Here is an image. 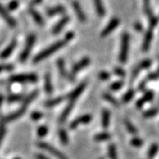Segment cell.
Masks as SVG:
<instances>
[{
  "label": "cell",
  "mask_w": 159,
  "mask_h": 159,
  "mask_svg": "<svg viewBox=\"0 0 159 159\" xmlns=\"http://www.w3.org/2000/svg\"><path fill=\"white\" fill-rule=\"evenodd\" d=\"M68 42H69V40H67V38H65L63 40L59 41V42H57L56 43H55V44L50 46L48 48H46V50H42V52H40L39 54H38V55L34 58V63H39V62H41V61L43 60V59L50 57L52 54H54V53H55L59 50H60L61 48H63V46L67 44Z\"/></svg>",
  "instance_id": "obj_1"
},
{
  "label": "cell",
  "mask_w": 159,
  "mask_h": 159,
  "mask_svg": "<svg viewBox=\"0 0 159 159\" xmlns=\"http://www.w3.org/2000/svg\"><path fill=\"white\" fill-rule=\"evenodd\" d=\"M129 42H130V37L128 33H124L123 34L121 40V49H120V52H119V59L120 63H125L128 60V50H129Z\"/></svg>",
  "instance_id": "obj_2"
},
{
  "label": "cell",
  "mask_w": 159,
  "mask_h": 159,
  "mask_svg": "<svg viewBox=\"0 0 159 159\" xmlns=\"http://www.w3.org/2000/svg\"><path fill=\"white\" fill-rule=\"evenodd\" d=\"M38 80V76L36 74H19V75H11L10 77V81L17 82V83H34Z\"/></svg>",
  "instance_id": "obj_3"
},
{
  "label": "cell",
  "mask_w": 159,
  "mask_h": 159,
  "mask_svg": "<svg viewBox=\"0 0 159 159\" xmlns=\"http://www.w3.org/2000/svg\"><path fill=\"white\" fill-rule=\"evenodd\" d=\"M35 42L36 36L34 35V34H31V35H30L28 37L27 42H26V44H25V49H24L23 51L21 52V55L20 56V62H25L26 59L29 58Z\"/></svg>",
  "instance_id": "obj_4"
},
{
  "label": "cell",
  "mask_w": 159,
  "mask_h": 159,
  "mask_svg": "<svg viewBox=\"0 0 159 159\" xmlns=\"http://www.w3.org/2000/svg\"><path fill=\"white\" fill-rule=\"evenodd\" d=\"M38 146L41 149L46 150L47 152L52 154L53 156L56 157L58 159H67V157L65 156L63 153H62L60 151H59L57 149H55V147H53L52 145H50V144H47V143L45 142H39L38 144Z\"/></svg>",
  "instance_id": "obj_5"
},
{
  "label": "cell",
  "mask_w": 159,
  "mask_h": 159,
  "mask_svg": "<svg viewBox=\"0 0 159 159\" xmlns=\"http://www.w3.org/2000/svg\"><path fill=\"white\" fill-rule=\"evenodd\" d=\"M149 2H150V0H144V11L146 13L148 19H149L150 28L153 29V27H155L157 25V22H158V19L153 15V11H152V10L150 8V3H149Z\"/></svg>",
  "instance_id": "obj_6"
},
{
  "label": "cell",
  "mask_w": 159,
  "mask_h": 159,
  "mask_svg": "<svg viewBox=\"0 0 159 159\" xmlns=\"http://www.w3.org/2000/svg\"><path fill=\"white\" fill-rule=\"evenodd\" d=\"M151 64H152V62H151V60H149V59H145V60H143L141 63H139V65H137L136 68H135V69L133 70V71H132V78H131V80H131V81L132 82L135 79H136V76L138 75L139 72H140V71L149 68V67L151 66Z\"/></svg>",
  "instance_id": "obj_7"
},
{
  "label": "cell",
  "mask_w": 159,
  "mask_h": 159,
  "mask_svg": "<svg viewBox=\"0 0 159 159\" xmlns=\"http://www.w3.org/2000/svg\"><path fill=\"white\" fill-rule=\"evenodd\" d=\"M119 22L120 21H119V20L118 18H113V19L110 21V23L108 24L107 27L102 30V34H101V37L102 38H105V37L109 35L111 33H112L116 29V27L119 25Z\"/></svg>",
  "instance_id": "obj_8"
},
{
  "label": "cell",
  "mask_w": 159,
  "mask_h": 159,
  "mask_svg": "<svg viewBox=\"0 0 159 159\" xmlns=\"http://www.w3.org/2000/svg\"><path fill=\"white\" fill-rule=\"evenodd\" d=\"M91 119H92V116L90 115H82L80 117H78L77 119H75L73 122H71V124H70V128L71 129H75L81 124H89L91 121Z\"/></svg>",
  "instance_id": "obj_9"
},
{
  "label": "cell",
  "mask_w": 159,
  "mask_h": 159,
  "mask_svg": "<svg viewBox=\"0 0 159 159\" xmlns=\"http://www.w3.org/2000/svg\"><path fill=\"white\" fill-rule=\"evenodd\" d=\"M57 66H58V69H59V73H60V75H62L63 78L67 79L71 82L75 81V78H74L73 75H71V74L67 73L66 69H65V64L63 59H58V61H57Z\"/></svg>",
  "instance_id": "obj_10"
},
{
  "label": "cell",
  "mask_w": 159,
  "mask_h": 159,
  "mask_svg": "<svg viewBox=\"0 0 159 159\" xmlns=\"http://www.w3.org/2000/svg\"><path fill=\"white\" fill-rule=\"evenodd\" d=\"M90 63V59L86 57V58H84L82 59L81 60L78 62L76 64L74 65V67H72V70H71V75H74L75 74H77L79 71H82V70L85 68L86 67H88Z\"/></svg>",
  "instance_id": "obj_11"
},
{
  "label": "cell",
  "mask_w": 159,
  "mask_h": 159,
  "mask_svg": "<svg viewBox=\"0 0 159 159\" xmlns=\"http://www.w3.org/2000/svg\"><path fill=\"white\" fill-rule=\"evenodd\" d=\"M0 16H1L2 18H3V20L6 21L7 24L9 26H11V27H16V21L11 16L10 14L7 12V11L1 4H0Z\"/></svg>",
  "instance_id": "obj_12"
},
{
  "label": "cell",
  "mask_w": 159,
  "mask_h": 159,
  "mask_svg": "<svg viewBox=\"0 0 159 159\" xmlns=\"http://www.w3.org/2000/svg\"><path fill=\"white\" fill-rule=\"evenodd\" d=\"M72 7H73L74 11H75L76 16H77L78 19L81 21V22L84 23L86 21V16L84 14V11L82 10L81 6L79 4V2H76V1L72 2Z\"/></svg>",
  "instance_id": "obj_13"
},
{
  "label": "cell",
  "mask_w": 159,
  "mask_h": 159,
  "mask_svg": "<svg viewBox=\"0 0 159 159\" xmlns=\"http://www.w3.org/2000/svg\"><path fill=\"white\" fill-rule=\"evenodd\" d=\"M152 39H153V30L152 29H149L148 31L146 32L145 36H144V42L142 43V50L143 51H147V50L149 49V46H150L151 42H152Z\"/></svg>",
  "instance_id": "obj_14"
},
{
  "label": "cell",
  "mask_w": 159,
  "mask_h": 159,
  "mask_svg": "<svg viewBox=\"0 0 159 159\" xmlns=\"http://www.w3.org/2000/svg\"><path fill=\"white\" fill-rule=\"evenodd\" d=\"M75 102V100H69V102H68L67 106L66 107V108L64 109V111H63V114H62L60 116V119H59V121H60L61 123H64V122L66 121V119H67V117L69 116L70 113H71V111H72V109H73Z\"/></svg>",
  "instance_id": "obj_15"
},
{
  "label": "cell",
  "mask_w": 159,
  "mask_h": 159,
  "mask_svg": "<svg viewBox=\"0 0 159 159\" xmlns=\"http://www.w3.org/2000/svg\"><path fill=\"white\" fill-rule=\"evenodd\" d=\"M16 40H13L12 42H11L10 44L5 48V50L1 52V54H0V58L1 59H6V58L10 56L11 55V53L13 52V50H15V48L16 47Z\"/></svg>",
  "instance_id": "obj_16"
},
{
  "label": "cell",
  "mask_w": 159,
  "mask_h": 159,
  "mask_svg": "<svg viewBox=\"0 0 159 159\" xmlns=\"http://www.w3.org/2000/svg\"><path fill=\"white\" fill-rule=\"evenodd\" d=\"M153 96H154V93H153V91H148V92H146V93H144V95L141 98L137 101L136 107L137 108H141L145 103L152 100L153 98Z\"/></svg>",
  "instance_id": "obj_17"
},
{
  "label": "cell",
  "mask_w": 159,
  "mask_h": 159,
  "mask_svg": "<svg viewBox=\"0 0 159 159\" xmlns=\"http://www.w3.org/2000/svg\"><path fill=\"white\" fill-rule=\"evenodd\" d=\"M85 86H86L85 83H82V84H80L77 88L75 89L74 91H72V92H71V93L69 94V96H68V98H69V100L76 101V99L79 98L80 95L82 93H83V91L84 90Z\"/></svg>",
  "instance_id": "obj_18"
},
{
  "label": "cell",
  "mask_w": 159,
  "mask_h": 159,
  "mask_svg": "<svg viewBox=\"0 0 159 159\" xmlns=\"http://www.w3.org/2000/svg\"><path fill=\"white\" fill-rule=\"evenodd\" d=\"M70 21V18L68 16L63 17V19H61V20H59V22L55 25L54 29H53V34H58L59 33H60L63 29L64 28V26L67 25L68 22Z\"/></svg>",
  "instance_id": "obj_19"
},
{
  "label": "cell",
  "mask_w": 159,
  "mask_h": 159,
  "mask_svg": "<svg viewBox=\"0 0 159 159\" xmlns=\"http://www.w3.org/2000/svg\"><path fill=\"white\" fill-rule=\"evenodd\" d=\"M65 11V7L63 6H56L54 7L48 9L46 11V14L49 16H54L59 15V14H63Z\"/></svg>",
  "instance_id": "obj_20"
},
{
  "label": "cell",
  "mask_w": 159,
  "mask_h": 159,
  "mask_svg": "<svg viewBox=\"0 0 159 159\" xmlns=\"http://www.w3.org/2000/svg\"><path fill=\"white\" fill-rule=\"evenodd\" d=\"M30 16H32V18L34 20L36 23L38 24L39 25H44V19L42 18V16H41L38 11L35 10L34 8H31L30 10Z\"/></svg>",
  "instance_id": "obj_21"
},
{
  "label": "cell",
  "mask_w": 159,
  "mask_h": 159,
  "mask_svg": "<svg viewBox=\"0 0 159 159\" xmlns=\"http://www.w3.org/2000/svg\"><path fill=\"white\" fill-rule=\"evenodd\" d=\"M93 2H94V6L98 15L102 17L104 16L106 11H105V7L103 6L102 0H93Z\"/></svg>",
  "instance_id": "obj_22"
},
{
  "label": "cell",
  "mask_w": 159,
  "mask_h": 159,
  "mask_svg": "<svg viewBox=\"0 0 159 159\" xmlns=\"http://www.w3.org/2000/svg\"><path fill=\"white\" fill-rule=\"evenodd\" d=\"M25 111H26V109H25V107H21V108H20L18 111H16L15 113L11 114V115H10L9 116H7V121H14L16 119H19L20 117H21V116L25 113Z\"/></svg>",
  "instance_id": "obj_23"
},
{
  "label": "cell",
  "mask_w": 159,
  "mask_h": 159,
  "mask_svg": "<svg viewBox=\"0 0 159 159\" xmlns=\"http://www.w3.org/2000/svg\"><path fill=\"white\" fill-rule=\"evenodd\" d=\"M110 117H111L110 111L108 110H104L102 111V125L103 128H107L109 127Z\"/></svg>",
  "instance_id": "obj_24"
},
{
  "label": "cell",
  "mask_w": 159,
  "mask_h": 159,
  "mask_svg": "<svg viewBox=\"0 0 159 159\" xmlns=\"http://www.w3.org/2000/svg\"><path fill=\"white\" fill-rule=\"evenodd\" d=\"M45 90L47 94H51L53 93V85L50 73H47L45 76Z\"/></svg>",
  "instance_id": "obj_25"
},
{
  "label": "cell",
  "mask_w": 159,
  "mask_h": 159,
  "mask_svg": "<svg viewBox=\"0 0 159 159\" xmlns=\"http://www.w3.org/2000/svg\"><path fill=\"white\" fill-rule=\"evenodd\" d=\"M38 90H36V91H34V92L32 93L31 94H30L29 97H27V98H25V100L24 101L23 106H22V107H25V108H26V109H27V107H29L30 104H31V102H33V101L35 100V98H37V97H38Z\"/></svg>",
  "instance_id": "obj_26"
},
{
  "label": "cell",
  "mask_w": 159,
  "mask_h": 159,
  "mask_svg": "<svg viewBox=\"0 0 159 159\" xmlns=\"http://www.w3.org/2000/svg\"><path fill=\"white\" fill-rule=\"evenodd\" d=\"M65 99L64 97H58L55 99H51V100L47 101L46 103H45V106L46 107H55L57 105L60 104L62 102H63V100Z\"/></svg>",
  "instance_id": "obj_27"
},
{
  "label": "cell",
  "mask_w": 159,
  "mask_h": 159,
  "mask_svg": "<svg viewBox=\"0 0 159 159\" xmlns=\"http://www.w3.org/2000/svg\"><path fill=\"white\" fill-rule=\"evenodd\" d=\"M102 98L105 99V100L107 101L108 102H110L111 104L115 106V107H119V102L115 98H114L113 96H112V95L109 94V93H103Z\"/></svg>",
  "instance_id": "obj_28"
},
{
  "label": "cell",
  "mask_w": 159,
  "mask_h": 159,
  "mask_svg": "<svg viewBox=\"0 0 159 159\" xmlns=\"http://www.w3.org/2000/svg\"><path fill=\"white\" fill-rule=\"evenodd\" d=\"M124 124H125L126 128H127V130L129 132V133L133 135L137 133V130L135 128V126L133 125V124H132V122H130L128 119H126L125 120H124Z\"/></svg>",
  "instance_id": "obj_29"
},
{
  "label": "cell",
  "mask_w": 159,
  "mask_h": 159,
  "mask_svg": "<svg viewBox=\"0 0 159 159\" xmlns=\"http://www.w3.org/2000/svg\"><path fill=\"white\" fill-rule=\"evenodd\" d=\"M111 137V134H109L108 132H103V133H99V134L95 135L94 140L96 141H105V140H110Z\"/></svg>",
  "instance_id": "obj_30"
},
{
  "label": "cell",
  "mask_w": 159,
  "mask_h": 159,
  "mask_svg": "<svg viewBox=\"0 0 159 159\" xmlns=\"http://www.w3.org/2000/svg\"><path fill=\"white\" fill-rule=\"evenodd\" d=\"M135 95V91L133 89H130L128 90V92L126 93L124 95L123 97V98H122V101H123V102L124 103H127V102H129L130 101L132 100L133 98V97Z\"/></svg>",
  "instance_id": "obj_31"
},
{
  "label": "cell",
  "mask_w": 159,
  "mask_h": 159,
  "mask_svg": "<svg viewBox=\"0 0 159 159\" xmlns=\"http://www.w3.org/2000/svg\"><path fill=\"white\" fill-rule=\"evenodd\" d=\"M59 136L60 138V141L63 143L64 145L68 144V136H67L66 131L63 129H60L59 131Z\"/></svg>",
  "instance_id": "obj_32"
},
{
  "label": "cell",
  "mask_w": 159,
  "mask_h": 159,
  "mask_svg": "<svg viewBox=\"0 0 159 159\" xmlns=\"http://www.w3.org/2000/svg\"><path fill=\"white\" fill-rule=\"evenodd\" d=\"M158 149H159L158 145L156 144H153V145L150 147V149H149V153H148V157H149V158H153L155 155L157 154Z\"/></svg>",
  "instance_id": "obj_33"
},
{
  "label": "cell",
  "mask_w": 159,
  "mask_h": 159,
  "mask_svg": "<svg viewBox=\"0 0 159 159\" xmlns=\"http://www.w3.org/2000/svg\"><path fill=\"white\" fill-rule=\"evenodd\" d=\"M109 156L111 159H118L117 156V151H116V148H115V144H111L109 146Z\"/></svg>",
  "instance_id": "obj_34"
},
{
  "label": "cell",
  "mask_w": 159,
  "mask_h": 159,
  "mask_svg": "<svg viewBox=\"0 0 159 159\" xmlns=\"http://www.w3.org/2000/svg\"><path fill=\"white\" fill-rule=\"evenodd\" d=\"M48 132V128L46 126H41L38 129V135L39 137H43Z\"/></svg>",
  "instance_id": "obj_35"
},
{
  "label": "cell",
  "mask_w": 159,
  "mask_h": 159,
  "mask_svg": "<svg viewBox=\"0 0 159 159\" xmlns=\"http://www.w3.org/2000/svg\"><path fill=\"white\" fill-rule=\"evenodd\" d=\"M123 85H124V82L117 81V82H115V83H113L112 84H111V86H110V89H111V90H113V91H117V90L122 89Z\"/></svg>",
  "instance_id": "obj_36"
},
{
  "label": "cell",
  "mask_w": 159,
  "mask_h": 159,
  "mask_svg": "<svg viewBox=\"0 0 159 159\" xmlns=\"http://www.w3.org/2000/svg\"><path fill=\"white\" fill-rule=\"evenodd\" d=\"M158 113V110L157 109H151L144 112V118H152Z\"/></svg>",
  "instance_id": "obj_37"
},
{
  "label": "cell",
  "mask_w": 159,
  "mask_h": 159,
  "mask_svg": "<svg viewBox=\"0 0 159 159\" xmlns=\"http://www.w3.org/2000/svg\"><path fill=\"white\" fill-rule=\"evenodd\" d=\"M114 72H115V75H118V76H119V77H125V75H126L125 71L122 69L121 67H115V69H114Z\"/></svg>",
  "instance_id": "obj_38"
},
{
  "label": "cell",
  "mask_w": 159,
  "mask_h": 159,
  "mask_svg": "<svg viewBox=\"0 0 159 159\" xmlns=\"http://www.w3.org/2000/svg\"><path fill=\"white\" fill-rule=\"evenodd\" d=\"M131 144L135 147H140L142 146L143 140L140 138H133L131 140Z\"/></svg>",
  "instance_id": "obj_39"
},
{
  "label": "cell",
  "mask_w": 159,
  "mask_h": 159,
  "mask_svg": "<svg viewBox=\"0 0 159 159\" xmlns=\"http://www.w3.org/2000/svg\"><path fill=\"white\" fill-rule=\"evenodd\" d=\"M98 77L102 80H109L110 77H111V74L109 72H107V71H101L98 75Z\"/></svg>",
  "instance_id": "obj_40"
},
{
  "label": "cell",
  "mask_w": 159,
  "mask_h": 159,
  "mask_svg": "<svg viewBox=\"0 0 159 159\" xmlns=\"http://www.w3.org/2000/svg\"><path fill=\"white\" fill-rule=\"evenodd\" d=\"M20 100H22V96H21V95H11L8 98V102H20Z\"/></svg>",
  "instance_id": "obj_41"
},
{
  "label": "cell",
  "mask_w": 159,
  "mask_h": 159,
  "mask_svg": "<svg viewBox=\"0 0 159 159\" xmlns=\"http://www.w3.org/2000/svg\"><path fill=\"white\" fill-rule=\"evenodd\" d=\"M5 132H6V130H5L4 124L1 121L0 122V144H1V142H2L3 137H4Z\"/></svg>",
  "instance_id": "obj_42"
},
{
  "label": "cell",
  "mask_w": 159,
  "mask_h": 159,
  "mask_svg": "<svg viewBox=\"0 0 159 159\" xmlns=\"http://www.w3.org/2000/svg\"><path fill=\"white\" fill-rule=\"evenodd\" d=\"M43 117V115L41 112H38V111H36L31 115V119L34 120V121H38L40 119H42Z\"/></svg>",
  "instance_id": "obj_43"
},
{
  "label": "cell",
  "mask_w": 159,
  "mask_h": 159,
  "mask_svg": "<svg viewBox=\"0 0 159 159\" xmlns=\"http://www.w3.org/2000/svg\"><path fill=\"white\" fill-rule=\"evenodd\" d=\"M13 66L11 64H2L0 65V72L4 71H10V70H12Z\"/></svg>",
  "instance_id": "obj_44"
},
{
  "label": "cell",
  "mask_w": 159,
  "mask_h": 159,
  "mask_svg": "<svg viewBox=\"0 0 159 159\" xmlns=\"http://www.w3.org/2000/svg\"><path fill=\"white\" fill-rule=\"evenodd\" d=\"M18 5H19V2L17 0H12L8 4V8L11 11L15 10L18 7Z\"/></svg>",
  "instance_id": "obj_45"
},
{
  "label": "cell",
  "mask_w": 159,
  "mask_h": 159,
  "mask_svg": "<svg viewBox=\"0 0 159 159\" xmlns=\"http://www.w3.org/2000/svg\"><path fill=\"white\" fill-rule=\"evenodd\" d=\"M159 79V71L157 72H154V73H151L148 75L147 80H154Z\"/></svg>",
  "instance_id": "obj_46"
},
{
  "label": "cell",
  "mask_w": 159,
  "mask_h": 159,
  "mask_svg": "<svg viewBox=\"0 0 159 159\" xmlns=\"http://www.w3.org/2000/svg\"><path fill=\"white\" fill-rule=\"evenodd\" d=\"M42 1H43V0H32L30 3V6L31 7V8H33L34 7L37 6V5H39Z\"/></svg>",
  "instance_id": "obj_47"
},
{
  "label": "cell",
  "mask_w": 159,
  "mask_h": 159,
  "mask_svg": "<svg viewBox=\"0 0 159 159\" xmlns=\"http://www.w3.org/2000/svg\"><path fill=\"white\" fill-rule=\"evenodd\" d=\"M133 26H134V29L136 30V31H138V32H141V31H142V29H143L142 25H140V23H138V22H136V23H135Z\"/></svg>",
  "instance_id": "obj_48"
},
{
  "label": "cell",
  "mask_w": 159,
  "mask_h": 159,
  "mask_svg": "<svg viewBox=\"0 0 159 159\" xmlns=\"http://www.w3.org/2000/svg\"><path fill=\"white\" fill-rule=\"evenodd\" d=\"M145 85H146V80H144L139 84V89L140 90H144L145 89Z\"/></svg>",
  "instance_id": "obj_49"
},
{
  "label": "cell",
  "mask_w": 159,
  "mask_h": 159,
  "mask_svg": "<svg viewBox=\"0 0 159 159\" xmlns=\"http://www.w3.org/2000/svg\"><path fill=\"white\" fill-rule=\"evenodd\" d=\"M74 36H75V34H74V33H72V32H70V33H68V34H67V35H66V37L65 38H67V40H71L72 38H74Z\"/></svg>",
  "instance_id": "obj_50"
},
{
  "label": "cell",
  "mask_w": 159,
  "mask_h": 159,
  "mask_svg": "<svg viewBox=\"0 0 159 159\" xmlns=\"http://www.w3.org/2000/svg\"><path fill=\"white\" fill-rule=\"evenodd\" d=\"M36 158H37V159H50V158L46 157V156H44V155H42V154H37V155H36Z\"/></svg>",
  "instance_id": "obj_51"
},
{
  "label": "cell",
  "mask_w": 159,
  "mask_h": 159,
  "mask_svg": "<svg viewBox=\"0 0 159 159\" xmlns=\"http://www.w3.org/2000/svg\"><path fill=\"white\" fill-rule=\"evenodd\" d=\"M16 159H20V158H16Z\"/></svg>",
  "instance_id": "obj_52"
}]
</instances>
